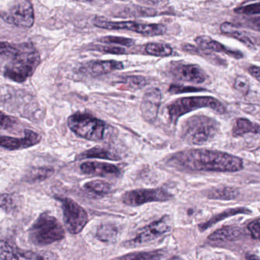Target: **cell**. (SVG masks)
I'll list each match as a JSON object with an SVG mask.
<instances>
[{
	"label": "cell",
	"instance_id": "1",
	"mask_svg": "<svg viewBox=\"0 0 260 260\" xmlns=\"http://www.w3.org/2000/svg\"><path fill=\"white\" fill-rule=\"evenodd\" d=\"M171 167L193 171L237 172L243 169L238 156L208 149H191L178 152L170 157Z\"/></svg>",
	"mask_w": 260,
	"mask_h": 260
},
{
	"label": "cell",
	"instance_id": "2",
	"mask_svg": "<svg viewBox=\"0 0 260 260\" xmlns=\"http://www.w3.org/2000/svg\"><path fill=\"white\" fill-rule=\"evenodd\" d=\"M2 60H7L4 68L6 78L22 83L31 77L41 63V56L32 44L13 45L1 42Z\"/></svg>",
	"mask_w": 260,
	"mask_h": 260
},
{
	"label": "cell",
	"instance_id": "3",
	"mask_svg": "<svg viewBox=\"0 0 260 260\" xmlns=\"http://www.w3.org/2000/svg\"><path fill=\"white\" fill-rule=\"evenodd\" d=\"M28 237L32 244L47 246L63 240L65 231L60 221L46 211L41 214L30 228Z\"/></svg>",
	"mask_w": 260,
	"mask_h": 260
},
{
	"label": "cell",
	"instance_id": "4",
	"mask_svg": "<svg viewBox=\"0 0 260 260\" xmlns=\"http://www.w3.org/2000/svg\"><path fill=\"white\" fill-rule=\"evenodd\" d=\"M68 125L79 138L89 141H102L104 139L106 123L88 112L73 114L68 118Z\"/></svg>",
	"mask_w": 260,
	"mask_h": 260
},
{
	"label": "cell",
	"instance_id": "5",
	"mask_svg": "<svg viewBox=\"0 0 260 260\" xmlns=\"http://www.w3.org/2000/svg\"><path fill=\"white\" fill-rule=\"evenodd\" d=\"M201 108H210L218 114L226 113L224 105L214 97H185L175 100L167 106L169 116L172 122L176 124L179 118L185 114Z\"/></svg>",
	"mask_w": 260,
	"mask_h": 260
},
{
	"label": "cell",
	"instance_id": "6",
	"mask_svg": "<svg viewBox=\"0 0 260 260\" xmlns=\"http://www.w3.org/2000/svg\"><path fill=\"white\" fill-rule=\"evenodd\" d=\"M218 123L212 118L196 116L185 121L182 138L190 144L201 145L211 139L217 133Z\"/></svg>",
	"mask_w": 260,
	"mask_h": 260
},
{
	"label": "cell",
	"instance_id": "7",
	"mask_svg": "<svg viewBox=\"0 0 260 260\" xmlns=\"http://www.w3.org/2000/svg\"><path fill=\"white\" fill-rule=\"evenodd\" d=\"M93 25L97 28L108 30H127L147 37L162 36L167 31V28L164 24L143 23L135 21H124V22H113L106 21L95 18Z\"/></svg>",
	"mask_w": 260,
	"mask_h": 260
},
{
	"label": "cell",
	"instance_id": "8",
	"mask_svg": "<svg viewBox=\"0 0 260 260\" xmlns=\"http://www.w3.org/2000/svg\"><path fill=\"white\" fill-rule=\"evenodd\" d=\"M54 198L61 204L63 221L67 230L72 234L81 232L89 221L86 210L71 198L63 196Z\"/></svg>",
	"mask_w": 260,
	"mask_h": 260
},
{
	"label": "cell",
	"instance_id": "9",
	"mask_svg": "<svg viewBox=\"0 0 260 260\" xmlns=\"http://www.w3.org/2000/svg\"><path fill=\"white\" fill-rule=\"evenodd\" d=\"M1 18L8 23L21 28H30L35 22L32 4L26 0L11 3L6 11H1Z\"/></svg>",
	"mask_w": 260,
	"mask_h": 260
},
{
	"label": "cell",
	"instance_id": "10",
	"mask_svg": "<svg viewBox=\"0 0 260 260\" xmlns=\"http://www.w3.org/2000/svg\"><path fill=\"white\" fill-rule=\"evenodd\" d=\"M0 257L1 260H60L51 251L24 250L7 240L1 241Z\"/></svg>",
	"mask_w": 260,
	"mask_h": 260
},
{
	"label": "cell",
	"instance_id": "11",
	"mask_svg": "<svg viewBox=\"0 0 260 260\" xmlns=\"http://www.w3.org/2000/svg\"><path fill=\"white\" fill-rule=\"evenodd\" d=\"M171 219L165 215L156 221L152 222L142 228L136 237L126 243L127 246H138L150 243L162 236L165 235L171 230Z\"/></svg>",
	"mask_w": 260,
	"mask_h": 260
},
{
	"label": "cell",
	"instance_id": "12",
	"mask_svg": "<svg viewBox=\"0 0 260 260\" xmlns=\"http://www.w3.org/2000/svg\"><path fill=\"white\" fill-rule=\"evenodd\" d=\"M171 198V194L162 188H138L126 191L122 202L128 206L137 207L150 202H167Z\"/></svg>",
	"mask_w": 260,
	"mask_h": 260
},
{
	"label": "cell",
	"instance_id": "13",
	"mask_svg": "<svg viewBox=\"0 0 260 260\" xmlns=\"http://www.w3.org/2000/svg\"><path fill=\"white\" fill-rule=\"evenodd\" d=\"M170 73L173 78L179 81L201 84L208 79L205 71L196 64L184 63L181 62L172 63L170 67Z\"/></svg>",
	"mask_w": 260,
	"mask_h": 260
},
{
	"label": "cell",
	"instance_id": "14",
	"mask_svg": "<svg viewBox=\"0 0 260 260\" xmlns=\"http://www.w3.org/2000/svg\"><path fill=\"white\" fill-rule=\"evenodd\" d=\"M161 100L162 95L157 88H150L144 92L140 109L143 118L147 122H153L157 118Z\"/></svg>",
	"mask_w": 260,
	"mask_h": 260
},
{
	"label": "cell",
	"instance_id": "15",
	"mask_svg": "<svg viewBox=\"0 0 260 260\" xmlns=\"http://www.w3.org/2000/svg\"><path fill=\"white\" fill-rule=\"evenodd\" d=\"M24 133L25 136L23 138H13L2 135L0 138V145L7 150H19L37 145L42 141V136L37 132L25 129Z\"/></svg>",
	"mask_w": 260,
	"mask_h": 260
},
{
	"label": "cell",
	"instance_id": "16",
	"mask_svg": "<svg viewBox=\"0 0 260 260\" xmlns=\"http://www.w3.org/2000/svg\"><path fill=\"white\" fill-rule=\"evenodd\" d=\"M80 170L84 174L101 177H118L121 175V170L116 166L97 161L83 162L80 166Z\"/></svg>",
	"mask_w": 260,
	"mask_h": 260
},
{
	"label": "cell",
	"instance_id": "17",
	"mask_svg": "<svg viewBox=\"0 0 260 260\" xmlns=\"http://www.w3.org/2000/svg\"><path fill=\"white\" fill-rule=\"evenodd\" d=\"M124 68L122 62L117 60H92L85 63L81 68L84 74L92 77L106 75L115 71H120Z\"/></svg>",
	"mask_w": 260,
	"mask_h": 260
},
{
	"label": "cell",
	"instance_id": "18",
	"mask_svg": "<svg viewBox=\"0 0 260 260\" xmlns=\"http://www.w3.org/2000/svg\"><path fill=\"white\" fill-rule=\"evenodd\" d=\"M196 43L200 48L208 51H214V52L223 53L230 57L235 59L243 58V54L239 51H234L230 49L225 45H222L220 42L214 40L208 36H199L196 39Z\"/></svg>",
	"mask_w": 260,
	"mask_h": 260
},
{
	"label": "cell",
	"instance_id": "19",
	"mask_svg": "<svg viewBox=\"0 0 260 260\" xmlns=\"http://www.w3.org/2000/svg\"><path fill=\"white\" fill-rule=\"evenodd\" d=\"M243 234V230L240 226H226L213 232L208 237L212 241H234Z\"/></svg>",
	"mask_w": 260,
	"mask_h": 260
},
{
	"label": "cell",
	"instance_id": "20",
	"mask_svg": "<svg viewBox=\"0 0 260 260\" xmlns=\"http://www.w3.org/2000/svg\"><path fill=\"white\" fill-rule=\"evenodd\" d=\"M220 31L225 36L234 38V39H237L239 42H242L245 46L247 47L249 49L252 50L255 48V45H254L252 41L249 39V36L246 33L239 30L232 23L223 22L220 25Z\"/></svg>",
	"mask_w": 260,
	"mask_h": 260
},
{
	"label": "cell",
	"instance_id": "21",
	"mask_svg": "<svg viewBox=\"0 0 260 260\" xmlns=\"http://www.w3.org/2000/svg\"><path fill=\"white\" fill-rule=\"evenodd\" d=\"M232 134L236 138L246 134H260V125L246 118H237L233 127Z\"/></svg>",
	"mask_w": 260,
	"mask_h": 260
},
{
	"label": "cell",
	"instance_id": "22",
	"mask_svg": "<svg viewBox=\"0 0 260 260\" xmlns=\"http://www.w3.org/2000/svg\"><path fill=\"white\" fill-rule=\"evenodd\" d=\"M182 50L185 52L189 53L191 54H197L200 57H203L205 60H208L209 62L216 65H226L225 60L222 59L221 57L216 56L214 53L210 52L208 50L203 49L200 47H196L194 45H189V44H184L182 45Z\"/></svg>",
	"mask_w": 260,
	"mask_h": 260
},
{
	"label": "cell",
	"instance_id": "23",
	"mask_svg": "<svg viewBox=\"0 0 260 260\" xmlns=\"http://www.w3.org/2000/svg\"><path fill=\"white\" fill-rule=\"evenodd\" d=\"M108 159V160H119L120 157L115 153L102 147H95L83 152L77 156V159Z\"/></svg>",
	"mask_w": 260,
	"mask_h": 260
},
{
	"label": "cell",
	"instance_id": "24",
	"mask_svg": "<svg viewBox=\"0 0 260 260\" xmlns=\"http://www.w3.org/2000/svg\"><path fill=\"white\" fill-rule=\"evenodd\" d=\"M166 255L164 249L142 251L126 254L115 260H160Z\"/></svg>",
	"mask_w": 260,
	"mask_h": 260
},
{
	"label": "cell",
	"instance_id": "25",
	"mask_svg": "<svg viewBox=\"0 0 260 260\" xmlns=\"http://www.w3.org/2000/svg\"><path fill=\"white\" fill-rule=\"evenodd\" d=\"M54 173L51 167H38L31 168L25 175V181L30 183L42 182L51 177Z\"/></svg>",
	"mask_w": 260,
	"mask_h": 260
},
{
	"label": "cell",
	"instance_id": "26",
	"mask_svg": "<svg viewBox=\"0 0 260 260\" xmlns=\"http://www.w3.org/2000/svg\"><path fill=\"white\" fill-rule=\"evenodd\" d=\"M250 210L247 209V208H231V209L226 210V211H223V212L214 216V217L210 219L208 221L202 223V225H200L199 228H200V229L202 230V231H205V230H207L208 228H209L210 226L215 224L217 222L220 221V220H224V219L231 217V216L237 215V214H250Z\"/></svg>",
	"mask_w": 260,
	"mask_h": 260
},
{
	"label": "cell",
	"instance_id": "27",
	"mask_svg": "<svg viewBox=\"0 0 260 260\" xmlns=\"http://www.w3.org/2000/svg\"><path fill=\"white\" fill-rule=\"evenodd\" d=\"M86 191H90L99 196H105L112 191V186L110 183L103 180H92L86 182L83 185Z\"/></svg>",
	"mask_w": 260,
	"mask_h": 260
},
{
	"label": "cell",
	"instance_id": "28",
	"mask_svg": "<svg viewBox=\"0 0 260 260\" xmlns=\"http://www.w3.org/2000/svg\"><path fill=\"white\" fill-rule=\"evenodd\" d=\"M118 235V228L112 223H103L96 231V237L102 242H110L115 240Z\"/></svg>",
	"mask_w": 260,
	"mask_h": 260
},
{
	"label": "cell",
	"instance_id": "29",
	"mask_svg": "<svg viewBox=\"0 0 260 260\" xmlns=\"http://www.w3.org/2000/svg\"><path fill=\"white\" fill-rule=\"evenodd\" d=\"M145 51L154 57H169L173 53V48L167 44L149 43L145 46Z\"/></svg>",
	"mask_w": 260,
	"mask_h": 260
},
{
	"label": "cell",
	"instance_id": "30",
	"mask_svg": "<svg viewBox=\"0 0 260 260\" xmlns=\"http://www.w3.org/2000/svg\"><path fill=\"white\" fill-rule=\"evenodd\" d=\"M119 83L123 87H126V89L137 90L144 88L147 84V80L142 76H127L121 77Z\"/></svg>",
	"mask_w": 260,
	"mask_h": 260
},
{
	"label": "cell",
	"instance_id": "31",
	"mask_svg": "<svg viewBox=\"0 0 260 260\" xmlns=\"http://www.w3.org/2000/svg\"><path fill=\"white\" fill-rule=\"evenodd\" d=\"M239 194L237 189L234 188H222L218 189L211 190L208 194V197L211 199H220V200H232Z\"/></svg>",
	"mask_w": 260,
	"mask_h": 260
},
{
	"label": "cell",
	"instance_id": "32",
	"mask_svg": "<svg viewBox=\"0 0 260 260\" xmlns=\"http://www.w3.org/2000/svg\"><path fill=\"white\" fill-rule=\"evenodd\" d=\"M99 42L102 43L108 44V45H118L121 46L132 47L135 45V42L132 39L124 37H118V36H106L101 38Z\"/></svg>",
	"mask_w": 260,
	"mask_h": 260
},
{
	"label": "cell",
	"instance_id": "33",
	"mask_svg": "<svg viewBox=\"0 0 260 260\" xmlns=\"http://www.w3.org/2000/svg\"><path fill=\"white\" fill-rule=\"evenodd\" d=\"M234 87L243 95H247L250 87L249 80L243 76H238L234 81Z\"/></svg>",
	"mask_w": 260,
	"mask_h": 260
},
{
	"label": "cell",
	"instance_id": "34",
	"mask_svg": "<svg viewBox=\"0 0 260 260\" xmlns=\"http://www.w3.org/2000/svg\"><path fill=\"white\" fill-rule=\"evenodd\" d=\"M205 89L202 88L192 87V86H182V85L173 84L169 89V92L171 94L187 93V92H202Z\"/></svg>",
	"mask_w": 260,
	"mask_h": 260
},
{
	"label": "cell",
	"instance_id": "35",
	"mask_svg": "<svg viewBox=\"0 0 260 260\" xmlns=\"http://www.w3.org/2000/svg\"><path fill=\"white\" fill-rule=\"evenodd\" d=\"M92 50L100 51V52L106 53V54H124L126 51L124 48L121 47L112 46V45H95L92 47Z\"/></svg>",
	"mask_w": 260,
	"mask_h": 260
},
{
	"label": "cell",
	"instance_id": "36",
	"mask_svg": "<svg viewBox=\"0 0 260 260\" xmlns=\"http://www.w3.org/2000/svg\"><path fill=\"white\" fill-rule=\"evenodd\" d=\"M234 11L237 13H240V14L249 15V16L260 14V3H255V4L238 7L234 10Z\"/></svg>",
	"mask_w": 260,
	"mask_h": 260
},
{
	"label": "cell",
	"instance_id": "37",
	"mask_svg": "<svg viewBox=\"0 0 260 260\" xmlns=\"http://www.w3.org/2000/svg\"><path fill=\"white\" fill-rule=\"evenodd\" d=\"M1 208L7 212H10L14 209V200L11 194L3 193L1 196Z\"/></svg>",
	"mask_w": 260,
	"mask_h": 260
},
{
	"label": "cell",
	"instance_id": "38",
	"mask_svg": "<svg viewBox=\"0 0 260 260\" xmlns=\"http://www.w3.org/2000/svg\"><path fill=\"white\" fill-rule=\"evenodd\" d=\"M248 231L252 238L260 240V219H256L248 225Z\"/></svg>",
	"mask_w": 260,
	"mask_h": 260
},
{
	"label": "cell",
	"instance_id": "39",
	"mask_svg": "<svg viewBox=\"0 0 260 260\" xmlns=\"http://www.w3.org/2000/svg\"><path fill=\"white\" fill-rule=\"evenodd\" d=\"M16 123H17V121H16V118L5 115L4 112L1 113V128L3 130L13 128Z\"/></svg>",
	"mask_w": 260,
	"mask_h": 260
},
{
	"label": "cell",
	"instance_id": "40",
	"mask_svg": "<svg viewBox=\"0 0 260 260\" xmlns=\"http://www.w3.org/2000/svg\"><path fill=\"white\" fill-rule=\"evenodd\" d=\"M248 72L253 78L260 83V67L250 66L248 68Z\"/></svg>",
	"mask_w": 260,
	"mask_h": 260
},
{
	"label": "cell",
	"instance_id": "41",
	"mask_svg": "<svg viewBox=\"0 0 260 260\" xmlns=\"http://www.w3.org/2000/svg\"><path fill=\"white\" fill-rule=\"evenodd\" d=\"M249 26L260 32V17L253 18L249 21Z\"/></svg>",
	"mask_w": 260,
	"mask_h": 260
},
{
	"label": "cell",
	"instance_id": "42",
	"mask_svg": "<svg viewBox=\"0 0 260 260\" xmlns=\"http://www.w3.org/2000/svg\"><path fill=\"white\" fill-rule=\"evenodd\" d=\"M246 260H260L259 257L257 255H253V254H246Z\"/></svg>",
	"mask_w": 260,
	"mask_h": 260
},
{
	"label": "cell",
	"instance_id": "43",
	"mask_svg": "<svg viewBox=\"0 0 260 260\" xmlns=\"http://www.w3.org/2000/svg\"><path fill=\"white\" fill-rule=\"evenodd\" d=\"M214 260H232V259H226V258H217V259Z\"/></svg>",
	"mask_w": 260,
	"mask_h": 260
}]
</instances>
